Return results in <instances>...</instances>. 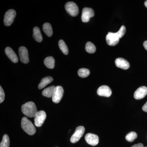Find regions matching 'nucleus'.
<instances>
[{
	"label": "nucleus",
	"mask_w": 147,
	"mask_h": 147,
	"mask_svg": "<svg viewBox=\"0 0 147 147\" xmlns=\"http://www.w3.org/2000/svg\"><path fill=\"white\" fill-rule=\"evenodd\" d=\"M56 87L55 86H51L48 87L46 89L43 90L42 92V95L43 96L48 98L53 97V94Z\"/></svg>",
	"instance_id": "nucleus-17"
},
{
	"label": "nucleus",
	"mask_w": 147,
	"mask_h": 147,
	"mask_svg": "<svg viewBox=\"0 0 147 147\" xmlns=\"http://www.w3.org/2000/svg\"><path fill=\"white\" fill-rule=\"evenodd\" d=\"M126 32V28L125 26H121L120 29L118 32H117V33L119 36L120 38H121L124 36Z\"/></svg>",
	"instance_id": "nucleus-26"
},
{
	"label": "nucleus",
	"mask_w": 147,
	"mask_h": 147,
	"mask_svg": "<svg viewBox=\"0 0 147 147\" xmlns=\"http://www.w3.org/2000/svg\"><path fill=\"white\" fill-rule=\"evenodd\" d=\"M142 110H143V111H144V112L147 113V101L144 105L143 107H142Z\"/></svg>",
	"instance_id": "nucleus-28"
},
{
	"label": "nucleus",
	"mask_w": 147,
	"mask_h": 147,
	"mask_svg": "<svg viewBox=\"0 0 147 147\" xmlns=\"http://www.w3.org/2000/svg\"><path fill=\"white\" fill-rule=\"evenodd\" d=\"M131 147H144V145L143 144H141V143H139V144H135L133 145Z\"/></svg>",
	"instance_id": "nucleus-29"
},
{
	"label": "nucleus",
	"mask_w": 147,
	"mask_h": 147,
	"mask_svg": "<svg viewBox=\"0 0 147 147\" xmlns=\"http://www.w3.org/2000/svg\"><path fill=\"white\" fill-rule=\"evenodd\" d=\"M143 45L145 49L147 51V40L144 41V43H143Z\"/></svg>",
	"instance_id": "nucleus-30"
},
{
	"label": "nucleus",
	"mask_w": 147,
	"mask_h": 147,
	"mask_svg": "<svg viewBox=\"0 0 147 147\" xmlns=\"http://www.w3.org/2000/svg\"><path fill=\"white\" fill-rule=\"evenodd\" d=\"M115 63L116 66L123 69H127L129 67V63L123 58H118L116 59Z\"/></svg>",
	"instance_id": "nucleus-14"
},
{
	"label": "nucleus",
	"mask_w": 147,
	"mask_h": 147,
	"mask_svg": "<svg viewBox=\"0 0 147 147\" xmlns=\"http://www.w3.org/2000/svg\"><path fill=\"white\" fill-rule=\"evenodd\" d=\"M16 16V12L13 9L7 11L4 16V23L5 26H9L12 24Z\"/></svg>",
	"instance_id": "nucleus-3"
},
{
	"label": "nucleus",
	"mask_w": 147,
	"mask_h": 147,
	"mask_svg": "<svg viewBox=\"0 0 147 147\" xmlns=\"http://www.w3.org/2000/svg\"><path fill=\"white\" fill-rule=\"evenodd\" d=\"M21 125L23 130L29 135H34L36 133V129L34 125L32 122L26 117H24L22 118Z\"/></svg>",
	"instance_id": "nucleus-2"
},
{
	"label": "nucleus",
	"mask_w": 147,
	"mask_h": 147,
	"mask_svg": "<svg viewBox=\"0 0 147 147\" xmlns=\"http://www.w3.org/2000/svg\"><path fill=\"white\" fill-rule=\"evenodd\" d=\"M137 133L134 131H131L127 134L125 139L127 141L129 142H133L134 139H137Z\"/></svg>",
	"instance_id": "nucleus-25"
},
{
	"label": "nucleus",
	"mask_w": 147,
	"mask_h": 147,
	"mask_svg": "<svg viewBox=\"0 0 147 147\" xmlns=\"http://www.w3.org/2000/svg\"><path fill=\"white\" fill-rule=\"evenodd\" d=\"M86 142L92 146H95L98 144L99 142V138L96 134L88 133L85 137Z\"/></svg>",
	"instance_id": "nucleus-10"
},
{
	"label": "nucleus",
	"mask_w": 147,
	"mask_h": 147,
	"mask_svg": "<svg viewBox=\"0 0 147 147\" xmlns=\"http://www.w3.org/2000/svg\"><path fill=\"white\" fill-rule=\"evenodd\" d=\"M66 10L71 16H76L79 14V9L76 4L73 2H69L65 6Z\"/></svg>",
	"instance_id": "nucleus-4"
},
{
	"label": "nucleus",
	"mask_w": 147,
	"mask_h": 147,
	"mask_svg": "<svg viewBox=\"0 0 147 147\" xmlns=\"http://www.w3.org/2000/svg\"><path fill=\"white\" fill-rule=\"evenodd\" d=\"M19 55L20 60L23 63H28L29 62L28 52L25 47H21L19 48Z\"/></svg>",
	"instance_id": "nucleus-11"
},
{
	"label": "nucleus",
	"mask_w": 147,
	"mask_h": 147,
	"mask_svg": "<svg viewBox=\"0 0 147 147\" xmlns=\"http://www.w3.org/2000/svg\"><path fill=\"white\" fill-rule=\"evenodd\" d=\"M9 144L10 141L9 136L7 134H5L0 144V147H9Z\"/></svg>",
	"instance_id": "nucleus-23"
},
{
	"label": "nucleus",
	"mask_w": 147,
	"mask_h": 147,
	"mask_svg": "<svg viewBox=\"0 0 147 147\" xmlns=\"http://www.w3.org/2000/svg\"><path fill=\"white\" fill-rule=\"evenodd\" d=\"M5 97V94L2 87L0 86V102L2 103L4 101Z\"/></svg>",
	"instance_id": "nucleus-27"
},
{
	"label": "nucleus",
	"mask_w": 147,
	"mask_h": 147,
	"mask_svg": "<svg viewBox=\"0 0 147 147\" xmlns=\"http://www.w3.org/2000/svg\"><path fill=\"white\" fill-rule=\"evenodd\" d=\"M5 53L9 58L14 63L18 62V59L17 55L13 50L10 47H7L5 48Z\"/></svg>",
	"instance_id": "nucleus-15"
},
{
	"label": "nucleus",
	"mask_w": 147,
	"mask_h": 147,
	"mask_svg": "<svg viewBox=\"0 0 147 147\" xmlns=\"http://www.w3.org/2000/svg\"><path fill=\"white\" fill-rule=\"evenodd\" d=\"M85 130V127L83 126H79L76 127L75 132L71 137L70 142L72 143L78 142L84 135Z\"/></svg>",
	"instance_id": "nucleus-6"
},
{
	"label": "nucleus",
	"mask_w": 147,
	"mask_h": 147,
	"mask_svg": "<svg viewBox=\"0 0 147 147\" xmlns=\"http://www.w3.org/2000/svg\"><path fill=\"white\" fill-rule=\"evenodd\" d=\"M59 45L60 49L61 50L62 52L65 55H68V49L67 46L62 40H60L59 42Z\"/></svg>",
	"instance_id": "nucleus-22"
},
{
	"label": "nucleus",
	"mask_w": 147,
	"mask_h": 147,
	"mask_svg": "<svg viewBox=\"0 0 147 147\" xmlns=\"http://www.w3.org/2000/svg\"><path fill=\"white\" fill-rule=\"evenodd\" d=\"M44 63L47 68L53 69L55 67V60L53 57H49L45 58Z\"/></svg>",
	"instance_id": "nucleus-20"
},
{
	"label": "nucleus",
	"mask_w": 147,
	"mask_h": 147,
	"mask_svg": "<svg viewBox=\"0 0 147 147\" xmlns=\"http://www.w3.org/2000/svg\"><path fill=\"white\" fill-rule=\"evenodd\" d=\"M86 50L88 53L93 54L96 52V47L93 43L90 42H88L86 44Z\"/></svg>",
	"instance_id": "nucleus-21"
},
{
	"label": "nucleus",
	"mask_w": 147,
	"mask_h": 147,
	"mask_svg": "<svg viewBox=\"0 0 147 147\" xmlns=\"http://www.w3.org/2000/svg\"><path fill=\"white\" fill-rule=\"evenodd\" d=\"M53 79L51 76H47L43 78L41 80V82L38 85V88L39 89H42L45 88L48 84L53 82Z\"/></svg>",
	"instance_id": "nucleus-16"
},
{
	"label": "nucleus",
	"mask_w": 147,
	"mask_h": 147,
	"mask_svg": "<svg viewBox=\"0 0 147 147\" xmlns=\"http://www.w3.org/2000/svg\"><path fill=\"white\" fill-rule=\"evenodd\" d=\"M97 93L100 96L108 97H110L112 94V90L108 86H102L98 88Z\"/></svg>",
	"instance_id": "nucleus-13"
},
{
	"label": "nucleus",
	"mask_w": 147,
	"mask_h": 147,
	"mask_svg": "<svg viewBox=\"0 0 147 147\" xmlns=\"http://www.w3.org/2000/svg\"><path fill=\"white\" fill-rule=\"evenodd\" d=\"M46 118V114L43 110L38 111L34 117V124L37 127L42 126Z\"/></svg>",
	"instance_id": "nucleus-7"
},
{
	"label": "nucleus",
	"mask_w": 147,
	"mask_h": 147,
	"mask_svg": "<svg viewBox=\"0 0 147 147\" xmlns=\"http://www.w3.org/2000/svg\"><path fill=\"white\" fill-rule=\"evenodd\" d=\"M144 5L145 6H146L147 8V1H146L145 2Z\"/></svg>",
	"instance_id": "nucleus-31"
},
{
	"label": "nucleus",
	"mask_w": 147,
	"mask_h": 147,
	"mask_svg": "<svg viewBox=\"0 0 147 147\" xmlns=\"http://www.w3.org/2000/svg\"><path fill=\"white\" fill-rule=\"evenodd\" d=\"M94 15V11L92 8L85 7L82 10V20L84 23H87L90 18Z\"/></svg>",
	"instance_id": "nucleus-9"
},
{
	"label": "nucleus",
	"mask_w": 147,
	"mask_h": 147,
	"mask_svg": "<svg viewBox=\"0 0 147 147\" xmlns=\"http://www.w3.org/2000/svg\"><path fill=\"white\" fill-rule=\"evenodd\" d=\"M22 113L29 117H35L38 111L34 102L30 101L25 103L21 107Z\"/></svg>",
	"instance_id": "nucleus-1"
},
{
	"label": "nucleus",
	"mask_w": 147,
	"mask_h": 147,
	"mask_svg": "<svg viewBox=\"0 0 147 147\" xmlns=\"http://www.w3.org/2000/svg\"><path fill=\"white\" fill-rule=\"evenodd\" d=\"M43 32L48 37H51L53 35V31L52 26L49 23H45L42 27Z\"/></svg>",
	"instance_id": "nucleus-19"
},
{
	"label": "nucleus",
	"mask_w": 147,
	"mask_h": 147,
	"mask_svg": "<svg viewBox=\"0 0 147 147\" xmlns=\"http://www.w3.org/2000/svg\"><path fill=\"white\" fill-rule=\"evenodd\" d=\"M119 36L117 33L109 32L106 36V42L110 46H115L119 42Z\"/></svg>",
	"instance_id": "nucleus-5"
},
{
	"label": "nucleus",
	"mask_w": 147,
	"mask_h": 147,
	"mask_svg": "<svg viewBox=\"0 0 147 147\" xmlns=\"http://www.w3.org/2000/svg\"><path fill=\"white\" fill-rule=\"evenodd\" d=\"M78 74L80 77L86 78L90 75V71L88 69L81 68L78 70Z\"/></svg>",
	"instance_id": "nucleus-24"
},
{
	"label": "nucleus",
	"mask_w": 147,
	"mask_h": 147,
	"mask_svg": "<svg viewBox=\"0 0 147 147\" xmlns=\"http://www.w3.org/2000/svg\"><path fill=\"white\" fill-rule=\"evenodd\" d=\"M147 94V88L146 86H142L138 88L134 92V98L137 100H140L144 98Z\"/></svg>",
	"instance_id": "nucleus-12"
},
{
	"label": "nucleus",
	"mask_w": 147,
	"mask_h": 147,
	"mask_svg": "<svg viewBox=\"0 0 147 147\" xmlns=\"http://www.w3.org/2000/svg\"><path fill=\"white\" fill-rule=\"evenodd\" d=\"M63 93L64 90L62 87L61 86H56L52 97L53 102L56 103L59 102L63 96Z\"/></svg>",
	"instance_id": "nucleus-8"
},
{
	"label": "nucleus",
	"mask_w": 147,
	"mask_h": 147,
	"mask_svg": "<svg viewBox=\"0 0 147 147\" xmlns=\"http://www.w3.org/2000/svg\"><path fill=\"white\" fill-rule=\"evenodd\" d=\"M33 36L35 40L38 42H41L42 40V37L40 30L38 27H34L33 29Z\"/></svg>",
	"instance_id": "nucleus-18"
}]
</instances>
